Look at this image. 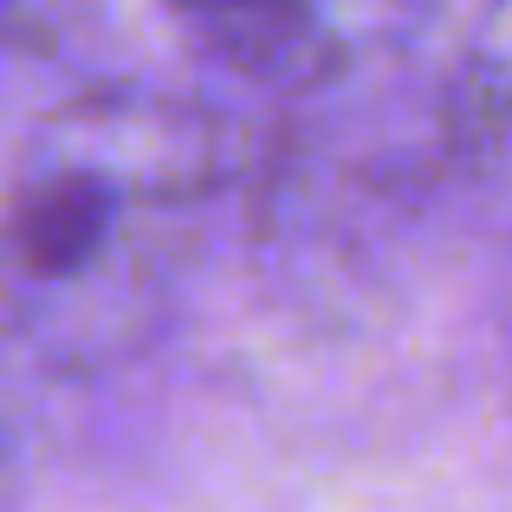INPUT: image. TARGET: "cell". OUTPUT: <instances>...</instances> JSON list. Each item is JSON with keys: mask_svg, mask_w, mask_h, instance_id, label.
Here are the masks:
<instances>
[{"mask_svg": "<svg viewBox=\"0 0 512 512\" xmlns=\"http://www.w3.org/2000/svg\"><path fill=\"white\" fill-rule=\"evenodd\" d=\"M461 104H467L474 150L512 182V0H493L487 20L474 26L467 72H461Z\"/></svg>", "mask_w": 512, "mask_h": 512, "instance_id": "3957f363", "label": "cell"}, {"mask_svg": "<svg viewBox=\"0 0 512 512\" xmlns=\"http://www.w3.org/2000/svg\"><path fill=\"white\" fill-rule=\"evenodd\" d=\"M163 7L214 59L240 65L253 78H273V85L305 78L312 59L325 52L312 0H163Z\"/></svg>", "mask_w": 512, "mask_h": 512, "instance_id": "7a4b0ae2", "label": "cell"}, {"mask_svg": "<svg viewBox=\"0 0 512 512\" xmlns=\"http://www.w3.org/2000/svg\"><path fill=\"white\" fill-rule=\"evenodd\" d=\"M208 124L169 98H85L39 130L0 208L13 279L85 312L137 286L156 234L208 188Z\"/></svg>", "mask_w": 512, "mask_h": 512, "instance_id": "6da1fadb", "label": "cell"}]
</instances>
